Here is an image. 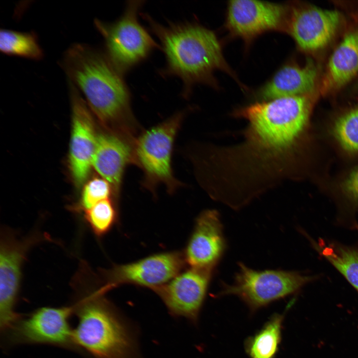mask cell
<instances>
[{
	"label": "cell",
	"mask_w": 358,
	"mask_h": 358,
	"mask_svg": "<svg viewBox=\"0 0 358 358\" xmlns=\"http://www.w3.org/2000/svg\"><path fill=\"white\" fill-rule=\"evenodd\" d=\"M63 66L98 119L112 126L116 136L134 146L141 128L132 109L131 93L104 52L74 44L66 52Z\"/></svg>",
	"instance_id": "6da1fadb"
},
{
	"label": "cell",
	"mask_w": 358,
	"mask_h": 358,
	"mask_svg": "<svg viewBox=\"0 0 358 358\" xmlns=\"http://www.w3.org/2000/svg\"><path fill=\"white\" fill-rule=\"evenodd\" d=\"M140 15L160 41L165 55V66L159 71L160 75L179 78L183 98H189L197 84L217 88L214 73L218 70L228 74L245 89L227 63L213 31L195 21L170 22L166 25L147 13Z\"/></svg>",
	"instance_id": "7a4b0ae2"
},
{
	"label": "cell",
	"mask_w": 358,
	"mask_h": 358,
	"mask_svg": "<svg viewBox=\"0 0 358 358\" xmlns=\"http://www.w3.org/2000/svg\"><path fill=\"white\" fill-rule=\"evenodd\" d=\"M104 294L97 288L73 304L78 318L73 329L76 346L94 358H137L134 334Z\"/></svg>",
	"instance_id": "3957f363"
},
{
	"label": "cell",
	"mask_w": 358,
	"mask_h": 358,
	"mask_svg": "<svg viewBox=\"0 0 358 358\" xmlns=\"http://www.w3.org/2000/svg\"><path fill=\"white\" fill-rule=\"evenodd\" d=\"M145 2L128 1L122 15L113 22L95 20L103 38L105 54L123 76L147 60L154 50L161 49L139 20Z\"/></svg>",
	"instance_id": "277c9868"
},
{
	"label": "cell",
	"mask_w": 358,
	"mask_h": 358,
	"mask_svg": "<svg viewBox=\"0 0 358 358\" xmlns=\"http://www.w3.org/2000/svg\"><path fill=\"white\" fill-rule=\"evenodd\" d=\"M188 111L186 108L175 113L156 126L142 132L136 141L135 164L143 172V186L154 195L157 187L162 184L170 194L183 186L174 177L172 154L175 138Z\"/></svg>",
	"instance_id": "5b68a950"
},
{
	"label": "cell",
	"mask_w": 358,
	"mask_h": 358,
	"mask_svg": "<svg viewBox=\"0 0 358 358\" xmlns=\"http://www.w3.org/2000/svg\"><path fill=\"white\" fill-rule=\"evenodd\" d=\"M311 279L310 276L295 271L256 270L239 263L233 282H222L216 296H236L255 312L295 292Z\"/></svg>",
	"instance_id": "8992f818"
},
{
	"label": "cell",
	"mask_w": 358,
	"mask_h": 358,
	"mask_svg": "<svg viewBox=\"0 0 358 358\" xmlns=\"http://www.w3.org/2000/svg\"><path fill=\"white\" fill-rule=\"evenodd\" d=\"M245 119L249 124L246 142L240 149L246 155L243 158L250 159L247 163L250 161L249 165L254 166V170L257 167L259 170H263L269 163H281L301 139L290 123L268 112L251 111Z\"/></svg>",
	"instance_id": "52a82bcc"
},
{
	"label": "cell",
	"mask_w": 358,
	"mask_h": 358,
	"mask_svg": "<svg viewBox=\"0 0 358 358\" xmlns=\"http://www.w3.org/2000/svg\"><path fill=\"white\" fill-rule=\"evenodd\" d=\"M46 235L35 231L18 238L8 228L1 231L0 243V328L5 333L20 318L15 311L22 276V268L28 251Z\"/></svg>",
	"instance_id": "ba28073f"
},
{
	"label": "cell",
	"mask_w": 358,
	"mask_h": 358,
	"mask_svg": "<svg viewBox=\"0 0 358 358\" xmlns=\"http://www.w3.org/2000/svg\"><path fill=\"white\" fill-rule=\"evenodd\" d=\"M288 4L256 0H232L227 4L224 27L229 36L248 47L269 31L285 32Z\"/></svg>",
	"instance_id": "9c48e42d"
},
{
	"label": "cell",
	"mask_w": 358,
	"mask_h": 358,
	"mask_svg": "<svg viewBox=\"0 0 358 358\" xmlns=\"http://www.w3.org/2000/svg\"><path fill=\"white\" fill-rule=\"evenodd\" d=\"M183 253L170 251L154 254L137 261L116 265L102 271L100 286L105 293L119 285L134 284L152 290L175 277L184 268Z\"/></svg>",
	"instance_id": "30bf717a"
},
{
	"label": "cell",
	"mask_w": 358,
	"mask_h": 358,
	"mask_svg": "<svg viewBox=\"0 0 358 358\" xmlns=\"http://www.w3.org/2000/svg\"><path fill=\"white\" fill-rule=\"evenodd\" d=\"M73 305L39 308L24 318L20 317L6 332L14 344H47L67 348L77 347L70 318Z\"/></svg>",
	"instance_id": "8fae6325"
},
{
	"label": "cell",
	"mask_w": 358,
	"mask_h": 358,
	"mask_svg": "<svg viewBox=\"0 0 358 358\" xmlns=\"http://www.w3.org/2000/svg\"><path fill=\"white\" fill-rule=\"evenodd\" d=\"M342 21L341 13L300 3L288 4L286 32L299 49L313 53L327 46Z\"/></svg>",
	"instance_id": "7c38bea8"
},
{
	"label": "cell",
	"mask_w": 358,
	"mask_h": 358,
	"mask_svg": "<svg viewBox=\"0 0 358 358\" xmlns=\"http://www.w3.org/2000/svg\"><path fill=\"white\" fill-rule=\"evenodd\" d=\"M213 272L189 268L153 289L172 314L196 322Z\"/></svg>",
	"instance_id": "4fadbf2b"
},
{
	"label": "cell",
	"mask_w": 358,
	"mask_h": 358,
	"mask_svg": "<svg viewBox=\"0 0 358 358\" xmlns=\"http://www.w3.org/2000/svg\"><path fill=\"white\" fill-rule=\"evenodd\" d=\"M226 248L223 227L218 211H203L196 219L193 230L183 253L189 268L214 271Z\"/></svg>",
	"instance_id": "5bb4252c"
},
{
	"label": "cell",
	"mask_w": 358,
	"mask_h": 358,
	"mask_svg": "<svg viewBox=\"0 0 358 358\" xmlns=\"http://www.w3.org/2000/svg\"><path fill=\"white\" fill-rule=\"evenodd\" d=\"M72 103V131L70 147V165L76 184L81 185L92 166L97 136L93 121L78 90L71 88Z\"/></svg>",
	"instance_id": "9a60e30c"
},
{
	"label": "cell",
	"mask_w": 358,
	"mask_h": 358,
	"mask_svg": "<svg viewBox=\"0 0 358 358\" xmlns=\"http://www.w3.org/2000/svg\"><path fill=\"white\" fill-rule=\"evenodd\" d=\"M318 71L309 60L303 65L288 62L282 65L257 91L264 100L292 96L315 94Z\"/></svg>",
	"instance_id": "2e32d148"
},
{
	"label": "cell",
	"mask_w": 358,
	"mask_h": 358,
	"mask_svg": "<svg viewBox=\"0 0 358 358\" xmlns=\"http://www.w3.org/2000/svg\"><path fill=\"white\" fill-rule=\"evenodd\" d=\"M129 163L135 164L134 148L131 145L114 134L97 136L92 166L110 184L116 200L125 169Z\"/></svg>",
	"instance_id": "e0dca14e"
},
{
	"label": "cell",
	"mask_w": 358,
	"mask_h": 358,
	"mask_svg": "<svg viewBox=\"0 0 358 358\" xmlns=\"http://www.w3.org/2000/svg\"><path fill=\"white\" fill-rule=\"evenodd\" d=\"M358 73V28L349 32L331 54L320 84V92L336 91Z\"/></svg>",
	"instance_id": "ac0fdd59"
},
{
	"label": "cell",
	"mask_w": 358,
	"mask_h": 358,
	"mask_svg": "<svg viewBox=\"0 0 358 358\" xmlns=\"http://www.w3.org/2000/svg\"><path fill=\"white\" fill-rule=\"evenodd\" d=\"M284 314H273L253 336L248 338L245 350L250 358H274L282 338Z\"/></svg>",
	"instance_id": "d6986e66"
},
{
	"label": "cell",
	"mask_w": 358,
	"mask_h": 358,
	"mask_svg": "<svg viewBox=\"0 0 358 358\" xmlns=\"http://www.w3.org/2000/svg\"><path fill=\"white\" fill-rule=\"evenodd\" d=\"M0 50L7 55L34 60H39L43 56L37 36L33 32L1 29L0 31Z\"/></svg>",
	"instance_id": "ffe728a7"
},
{
	"label": "cell",
	"mask_w": 358,
	"mask_h": 358,
	"mask_svg": "<svg viewBox=\"0 0 358 358\" xmlns=\"http://www.w3.org/2000/svg\"><path fill=\"white\" fill-rule=\"evenodd\" d=\"M332 133L346 151L358 153V104L336 119Z\"/></svg>",
	"instance_id": "44dd1931"
},
{
	"label": "cell",
	"mask_w": 358,
	"mask_h": 358,
	"mask_svg": "<svg viewBox=\"0 0 358 358\" xmlns=\"http://www.w3.org/2000/svg\"><path fill=\"white\" fill-rule=\"evenodd\" d=\"M84 217L94 234L98 238L102 237L118 221L117 207L109 198L106 199L85 211Z\"/></svg>",
	"instance_id": "7402d4cb"
},
{
	"label": "cell",
	"mask_w": 358,
	"mask_h": 358,
	"mask_svg": "<svg viewBox=\"0 0 358 358\" xmlns=\"http://www.w3.org/2000/svg\"><path fill=\"white\" fill-rule=\"evenodd\" d=\"M322 254L358 291V252L347 248L327 247Z\"/></svg>",
	"instance_id": "603a6c76"
},
{
	"label": "cell",
	"mask_w": 358,
	"mask_h": 358,
	"mask_svg": "<svg viewBox=\"0 0 358 358\" xmlns=\"http://www.w3.org/2000/svg\"><path fill=\"white\" fill-rule=\"evenodd\" d=\"M112 192L111 185L105 179L95 178L90 180L83 188L78 211L84 212L98 202L109 199Z\"/></svg>",
	"instance_id": "cb8c5ba5"
},
{
	"label": "cell",
	"mask_w": 358,
	"mask_h": 358,
	"mask_svg": "<svg viewBox=\"0 0 358 358\" xmlns=\"http://www.w3.org/2000/svg\"><path fill=\"white\" fill-rule=\"evenodd\" d=\"M341 187L345 194L353 202L358 204V166L344 179Z\"/></svg>",
	"instance_id": "d4e9b609"
},
{
	"label": "cell",
	"mask_w": 358,
	"mask_h": 358,
	"mask_svg": "<svg viewBox=\"0 0 358 358\" xmlns=\"http://www.w3.org/2000/svg\"><path fill=\"white\" fill-rule=\"evenodd\" d=\"M357 228H358V226H357Z\"/></svg>",
	"instance_id": "484cf974"
}]
</instances>
